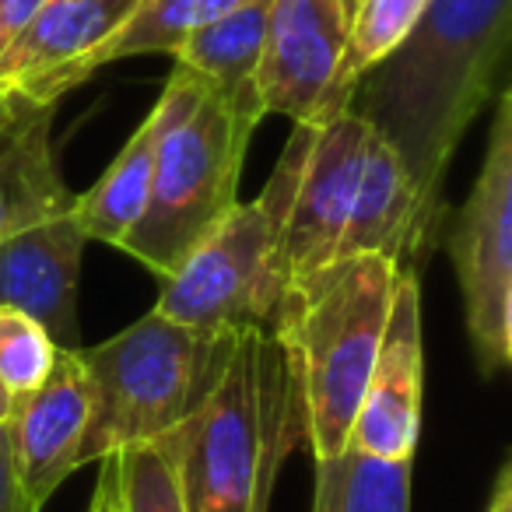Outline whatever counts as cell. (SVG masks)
<instances>
[{
  "instance_id": "cell-1",
  "label": "cell",
  "mask_w": 512,
  "mask_h": 512,
  "mask_svg": "<svg viewBox=\"0 0 512 512\" xmlns=\"http://www.w3.org/2000/svg\"><path fill=\"white\" fill-rule=\"evenodd\" d=\"M509 39L512 0H428L414 29L351 85L348 113L383 137L442 232L449 162L495 95Z\"/></svg>"
},
{
  "instance_id": "cell-2",
  "label": "cell",
  "mask_w": 512,
  "mask_h": 512,
  "mask_svg": "<svg viewBox=\"0 0 512 512\" xmlns=\"http://www.w3.org/2000/svg\"><path fill=\"white\" fill-rule=\"evenodd\" d=\"M299 442V390L285 348L267 330H242L211 400L151 446L176 474L186 512H267L281 463Z\"/></svg>"
},
{
  "instance_id": "cell-3",
  "label": "cell",
  "mask_w": 512,
  "mask_h": 512,
  "mask_svg": "<svg viewBox=\"0 0 512 512\" xmlns=\"http://www.w3.org/2000/svg\"><path fill=\"white\" fill-rule=\"evenodd\" d=\"M155 176L144 214L116 249L158 278L176 274L190 249L239 204V176L253 123L186 67H172L155 109Z\"/></svg>"
},
{
  "instance_id": "cell-4",
  "label": "cell",
  "mask_w": 512,
  "mask_h": 512,
  "mask_svg": "<svg viewBox=\"0 0 512 512\" xmlns=\"http://www.w3.org/2000/svg\"><path fill=\"white\" fill-rule=\"evenodd\" d=\"M397 274V264L386 256H355L302 285L281 306L274 337L292 365L302 442L313 460H327L348 446L383 341Z\"/></svg>"
},
{
  "instance_id": "cell-5",
  "label": "cell",
  "mask_w": 512,
  "mask_h": 512,
  "mask_svg": "<svg viewBox=\"0 0 512 512\" xmlns=\"http://www.w3.org/2000/svg\"><path fill=\"white\" fill-rule=\"evenodd\" d=\"M239 334H207L172 323L151 309L109 341L85 348L92 418L81 467L120 449L148 446L179 428L218 390Z\"/></svg>"
},
{
  "instance_id": "cell-6",
  "label": "cell",
  "mask_w": 512,
  "mask_h": 512,
  "mask_svg": "<svg viewBox=\"0 0 512 512\" xmlns=\"http://www.w3.org/2000/svg\"><path fill=\"white\" fill-rule=\"evenodd\" d=\"M278 225V193L267 183L256 200L235 204L165 278L155 313L207 334H274L285 306Z\"/></svg>"
},
{
  "instance_id": "cell-7",
  "label": "cell",
  "mask_w": 512,
  "mask_h": 512,
  "mask_svg": "<svg viewBox=\"0 0 512 512\" xmlns=\"http://www.w3.org/2000/svg\"><path fill=\"white\" fill-rule=\"evenodd\" d=\"M442 242L463 295L470 351L481 376L512 362V92L502 88L488 130V155Z\"/></svg>"
},
{
  "instance_id": "cell-8",
  "label": "cell",
  "mask_w": 512,
  "mask_h": 512,
  "mask_svg": "<svg viewBox=\"0 0 512 512\" xmlns=\"http://www.w3.org/2000/svg\"><path fill=\"white\" fill-rule=\"evenodd\" d=\"M355 0H271L267 50L260 64V102L267 116L295 127H320L348 109L344 81Z\"/></svg>"
},
{
  "instance_id": "cell-9",
  "label": "cell",
  "mask_w": 512,
  "mask_h": 512,
  "mask_svg": "<svg viewBox=\"0 0 512 512\" xmlns=\"http://www.w3.org/2000/svg\"><path fill=\"white\" fill-rule=\"evenodd\" d=\"M141 0H43L0 53V102L57 106L95 74V57Z\"/></svg>"
},
{
  "instance_id": "cell-10",
  "label": "cell",
  "mask_w": 512,
  "mask_h": 512,
  "mask_svg": "<svg viewBox=\"0 0 512 512\" xmlns=\"http://www.w3.org/2000/svg\"><path fill=\"white\" fill-rule=\"evenodd\" d=\"M421 397H425L421 285L418 274L400 271L348 446L376 460H414L421 435Z\"/></svg>"
},
{
  "instance_id": "cell-11",
  "label": "cell",
  "mask_w": 512,
  "mask_h": 512,
  "mask_svg": "<svg viewBox=\"0 0 512 512\" xmlns=\"http://www.w3.org/2000/svg\"><path fill=\"white\" fill-rule=\"evenodd\" d=\"M92 418V383L78 348L57 351L53 372L39 390L15 397L8 439L15 456V474L36 509H43L53 491L81 470V446Z\"/></svg>"
},
{
  "instance_id": "cell-12",
  "label": "cell",
  "mask_w": 512,
  "mask_h": 512,
  "mask_svg": "<svg viewBox=\"0 0 512 512\" xmlns=\"http://www.w3.org/2000/svg\"><path fill=\"white\" fill-rule=\"evenodd\" d=\"M85 246L71 211L0 242V306L32 316L64 351L81 348L78 281Z\"/></svg>"
},
{
  "instance_id": "cell-13",
  "label": "cell",
  "mask_w": 512,
  "mask_h": 512,
  "mask_svg": "<svg viewBox=\"0 0 512 512\" xmlns=\"http://www.w3.org/2000/svg\"><path fill=\"white\" fill-rule=\"evenodd\" d=\"M53 109L18 106L0 123V242L74 204L53 158Z\"/></svg>"
},
{
  "instance_id": "cell-14",
  "label": "cell",
  "mask_w": 512,
  "mask_h": 512,
  "mask_svg": "<svg viewBox=\"0 0 512 512\" xmlns=\"http://www.w3.org/2000/svg\"><path fill=\"white\" fill-rule=\"evenodd\" d=\"M267 18H271V0H249L242 8L193 29L172 53L179 67L193 71L214 92L225 95L228 106L253 127H260V120L267 116L260 102Z\"/></svg>"
},
{
  "instance_id": "cell-15",
  "label": "cell",
  "mask_w": 512,
  "mask_h": 512,
  "mask_svg": "<svg viewBox=\"0 0 512 512\" xmlns=\"http://www.w3.org/2000/svg\"><path fill=\"white\" fill-rule=\"evenodd\" d=\"M155 141L158 127L155 116L148 113L141 127L134 130V137L113 158L106 176L88 193H74L71 214L88 242L99 239L109 246H120L123 235L141 221L151 193V176H155Z\"/></svg>"
},
{
  "instance_id": "cell-16",
  "label": "cell",
  "mask_w": 512,
  "mask_h": 512,
  "mask_svg": "<svg viewBox=\"0 0 512 512\" xmlns=\"http://www.w3.org/2000/svg\"><path fill=\"white\" fill-rule=\"evenodd\" d=\"M309 512H411V460H376L344 446L313 460Z\"/></svg>"
},
{
  "instance_id": "cell-17",
  "label": "cell",
  "mask_w": 512,
  "mask_h": 512,
  "mask_svg": "<svg viewBox=\"0 0 512 512\" xmlns=\"http://www.w3.org/2000/svg\"><path fill=\"white\" fill-rule=\"evenodd\" d=\"M242 4H249V0H141V8L116 32L113 43L102 46V53L95 57V71L106 64H116V60L141 57V53L172 57L176 46L193 29L242 8Z\"/></svg>"
},
{
  "instance_id": "cell-18",
  "label": "cell",
  "mask_w": 512,
  "mask_h": 512,
  "mask_svg": "<svg viewBox=\"0 0 512 512\" xmlns=\"http://www.w3.org/2000/svg\"><path fill=\"white\" fill-rule=\"evenodd\" d=\"M425 8L428 0H355L344 46V81L355 85L358 74L379 64L414 29Z\"/></svg>"
},
{
  "instance_id": "cell-19",
  "label": "cell",
  "mask_w": 512,
  "mask_h": 512,
  "mask_svg": "<svg viewBox=\"0 0 512 512\" xmlns=\"http://www.w3.org/2000/svg\"><path fill=\"white\" fill-rule=\"evenodd\" d=\"M57 344L32 316L0 306V383L11 397L39 390L57 362Z\"/></svg>"
},
{
  "instance_id": "cell-20",
  "label": "cell",
  "mask_w": 512,
  "mask_h": 512,
  "mask_svg": "<svg viewBox=\"0 0 512 512\" xmlns=\"http://www.w3.org/2000/svg\"><path fill=\"white\" fill-rule=\"evenodd\" d=\"M123 512H186L172 467L158 446H130L116 453Z\"/></svg>"
},
{
  "instance_id": "cell-21",
  "label": "cell",
  "mask_w": 512,
  "mask_h": 512,
  "mask_svg": "<svg viewBox=\"0 0 512 512\" xmlns=\"http://www.w3.org/2000/svg\"><path fill=\"white\" fill-rule=\"evenodd\" d=\"M0 512H39L22 491L15 474V456H11L8 428L0 425Z\"/></svg>"
},
{
  "instance_id": "cell-22",
  "label": "cell",
  "mask_w": 512,
  "mask_h": 512,
  "mask_svg": "<svg viewBox=\"0 0 512 512\" xmlns=\"http://www.w3.org/2000/svg\"><path fill=\"white\" fill-rule=\"evenodd\" d=\"M88 512H123L116 456H106V460H102V474H99V484H95V495H92V505H88Z\"/></svg>"
},
{
  "instance_id": "cell-23",
  "label": "cell",
  "mask_w": 512,
  "mask_h": 512,
  "mask_svg": "<svg viewBox=\"0 0 512 512\" xmlns=\"http://www.w3.org/2000/svg\"><path fill=\"white\" fill-rule=\"evenodd\" d=\"M484 512H512V460H509V456H505L502 467H498Z\"/></svg>"
},
{
  "instance_id": "cell-24",
  "label": "cell",
  "mask_w": 512,
  "mask_h": 512,
  "mask_svg": "<svg viewBox=\"0 0 512 512\" xmlns=\"http://www.w3.org/2000/svg\"><path fill=\"white\" fill-rule=\"evenodd\" d=\"M39 4H43V0H0V22H4V29L15 36V32L36 15Z\"/></svg>"
},
{
  "instance_id": "cell-25",
  "label": "cell",
  "mask_w": 512,
  "mask_h": 512,
  "mask_svg": "<svg viewBox=\"0 0 512 512\" xmlns=\"http://www.w3.org/2000/svg\"><path fill=\"white\" fill-rule=\"evenodd\" d=\"M11 411H15V397L4 383H0V425H8L11 421Z\"/></svg>"
},
{
  "instance_id": "cell-26",
  "label": "cell",
  "mask_w": 512,
  "mask_h": 512,
  "mask_svg": "<svg viewBox=\"0 0 512 512\" xmlns=\"http://www.w3.org/2000/svg\"><path fill=\"white\" fill-rule=\"evenodd\" d=\"M15 109H18V106H8V102H0V123L8 120V116L15 113Z\"/></svg>"
},
{
  "instance_id": "cell-27",
  "label": "cell",
  "mask_w": 512,
  "mask_h": 512,
  "mask_svg": "<svg viewBox=\"0 0 512 512\" xmlns=\"http://www.w3.org/2000/svg\"><path fill=\"white\" fill-rule=\"evenodd\" d=\"M8 39H11V32L4 29V22H0V53H4V46H8Z\"/></svg>"
}]
</instances>
